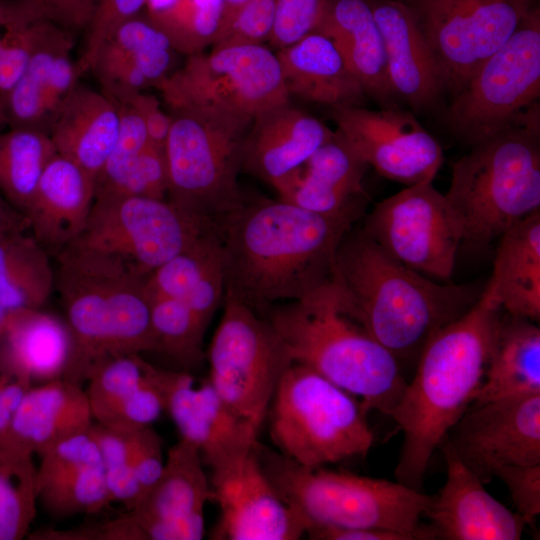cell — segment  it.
Masks as SVG:
<instances>
[{"instance_id":"6da1fadb","label":"cell","mask_w":540,"mask_h":540,"mask_svg":"<svg viewBox=\"0 0 540 540\" xmlns=\"http://www.w3.org/2000/svg\"><path fill=\"white\" fill-rule=\"evenodd\" d=\"M358 217L245 196L216 222L224 296L262 316L277 301L307 296L331 278L338 246Z\"/></svg>"},{"instance_id":"7a4b0ae2","label":"cell","mask_w":540,"mask_h":540,"mask_svg":"<svg viewBox=\"0 0 540 540\" xmlns=\"http://www.w3.org/2000/svg\"><path fill=\"white\" fill-rule=\"evenodd\" d=\"M504 311L483 290L462 316L424 345L389 416L403 432L396 481L422 490L430 459L480 388Z\"/></svg>"},{"instance_id":"3957f363","label":"cell","mask_w":540,"mask_h":540,"mask_svg":"<svg viewBox=\"0 0 540 540\" xmlns=\"http://www.w3.org/2000/svg\"><path fill=\"white\" fill-rule=\"evenodd\" d=\"M344 310L400 362L478 299L470 287L432 280L386 253L362 230L345 234L331 278Z\"/></svg>"},{"instance_id":"277c9868","label":"cell","mask_w":540,"mask_h":540,"mask_svg":"<svg viewBox=\"0 0 540 540\" xmlns=\"http://www.w3.org/2000/svg\"><path fill=\"white\" fill-rule=\"evenodd\" d=\"M56 256L55 289L73 339L65 379L80 384L106 358L157 351L148 276L76 242Z\"/></svg>"},{"instance_id":"5b68a950","label":"cell","mask_w":540,"mask_h":540,"mask_svg":"<svg viewBox=\"0 0 540 540\" xmlns=\"http://www.w3.org/2000/svg\"><path fill=\"white\" fill-rule=\"evenodd\" d=\"M263 316L294 363L359 398L366 412L390 415L407 383L400 362L344 310L330 279L301 299L269 306Z\"/></svg>"},{"instance_id":"8992f818","label":"cell","mask_w":540,"mask_h":540,"mask_svg":"<svg viewBox=\"0 0 540 540\" xmlns=\"http://www.w3.org/2000/svg\"><path fill=\"white\" fill-rule=\"evenodd\" d=\"M462 242L486 246L540 210L539 118L472 145L454 165L444 194Z\"/></svg>"},{"instance_id":"52a82bcc","label":"cell","mask_w":540,"mask_h":540,"mask_svg":"<svg viewBox=\"0 0 540 540\" xmlns=\"http://www.w3.org/2000/svg\"><path fill=\"white\" fill-rule=\"evenodd\" d=\"M254 451L276 490L306 522V531L312 525H330L438 539L431 525L420 524L432 498L422 490L398 481L305 467L258 441Z\"/></svg>"},{"instance_id":"ba28073f","label":"cell","mask_w":540,"mask_h":540,"mask_svg":"<svg viewBox=\"0 0 540 540\" xmlns=\"http://www.w3.org/2000/svg\"><path fill=\"white\" fill-rule=\"evenodd\" d=\"M356 397L292 363L271 401L270 436L280 453L309 468L367 455L374 434Z\"/></svg>"},{"instance_id":"9c48e42d","label":"cell","mask_w":540,"mask_h":540,"mask_svg":"<svg viewBox=\"0 0 540 540\" xmlns=\"http://www.w3.org/2000/svg\"><path fill=\"white\" fill-rule=\"evenodd\" d=\"M164 146L167 199L216 223L244 200L238 175L253 119L194 110H172Z\"/></svg>"},{"instance_id":"30bf717a","label":"cell","mask_w":540,"mask_h":540,"mask_svg":"<svg viewBox=\"0 0 540 540\" xmlns=\"http://www.w3.org/2000/svg\"><path fill=\"white\" fill-rule=\"evenodd\" d=\"M156 87L172 110L254 119L289 102L275 53L261 45L212 47L187 56Z\"/></svg>"},{"instance_id":"8fae6325","label":"cell","mask_w":540,"mask_h":540,"mask_svg":"<svg viewBox=\"0 0 540 540\" xmlns=\"http://www.w3.org/2000/svg\"><path fill=\"white\" fill-rule=\"evenodd\" d=\"M540 8H532L509 39L452 98L447 121L474 145L539 110Z\"/></svg>"},{"instance_id":"7c38bea8","label":"cell","mask_w":540,"mask_h":540,"mask_svg":"<svg viewBox=\"0 0 540 540\" xmlns=\"http://www.w3.org/2000/svg\"><path fill=\"white\" fill-rule=\"evenodd\" d=\"M223 302L208 352V379L233 412L259 429L294 362L264 316L231 297L224 296Z\"/></svg>"},{"instance_id":"4fadbf2b","label":"cell","mask_w":540,"mask_h":540,"mask_svg":"<svg viewBox=\"0 0 540 540\" xmlns=\"http://www.w3.org/2000/svg\"><path fill=\"white\" fill-rule=\"evenodd\" d=\"M215 232L216 223L192 215L168 199L95 195L85 229L75 242L113 255L149 276Z\"/></svg>"},{"instance_id":"5bb4252c","label":"cell","mask_w":540,"mask_h":540,"mask_svg":"<svg viewBox=\"0 0 540 540\" xmlns=\"http://www.w3.org/2000/svg\"><path fill=\"white\" fill-rule=\"evenodd\" d=\"M412 13L452 98L538 0H399Z\"/></svg>"},{"instance_id":"9a60e30c","label":"cell","mask_w":540,"mask_h":540,"mask_svg":"<svg viewBox=\"0 0 540 540\" xmlns=\"http://www.w3.org/2000/svg\"><path fill=\"white\" fill-rule=\"evenodd\" d=\"M362 231L411 270L438 282L450 280L462 235L432 181L406 186L379 202Z\"/></svg>"},{"instance_id":"2e32d148","label":"cell","mask_w":540,"mask_h":540,"mask_svg":"<svg viewBox=\"0 0 540 540\" xmlns=\"http://www.w3.org/2000/svg\"><path fill=\"white\" fill-rule=\"evenodd\" d=\"M331 117L366 164L387 179L406 186L433 181L442 165L441 146L411 112L336 106Z\"/></svg>"},{"instance_id":"e0dca14e","label":"cell","mask_w":540,"mask_h":540,"mask_svg":"<svg viewBox=\"0 0 540 540\" xmlns=\"http://www.w3.org/2000/svg\"><path fill=\"white\" fill-rule=\"evenodd\" d=\"M483 483L506 465L540 463V394L472 403L445 437Z\"/></svg>"},{"instance_id":"ac0fdd59","label":"cell","mask_w":540,"mask_h":540,"mask_svg":"<svg viewBox=\"0 0 540 540\" xmlns=\"http://www.w3.org/2000/svg\"><path fill=\"white\" fill-rule=\"evenodd\" d=\"M211 470V499L220 508L212 538L296 540L306 534V522L268 479L254 446Z\"/></svg>"},{"instance_id":"d6986e66","label":"cell","mask_w":540,"mask_h":540,"mask_svg":"<svg viewBox=\"0 0 540 540\" xmlns=\"http://www.w3.org/2000/svg\"><path fill=\"white\" fill-rule=\"evenodd\" d=\"M165 410L181 438L192 443L211 469L249 452L258 428L238 416L222 400L209 379L194 386L186 371L158 369Z\"/></svg>"},{"instance_id":"ffe728a7","label":"cell","mask_w":540,"mask_h":540,"mask_svg":"<svg viewBox=\"0 0 540 540\" xmlns=\"http://www.w3.org/2000/svg\"><path fill=\"white\" fill-rule=\"evenodd\" d=\"M440 447L447 477L439 493L432 496L425 515L432 521L438 539L519 540L525 522L496 500L481 479L457 456L444 438Z\"/></svg>"},{"instance_id":"44dd1931","label":"cell","mask_w":540,"mask_h":540,"mask_svg":"<svg viewBox=\"0 0 540 540\" xmlns=\"http://www.w3.org/2000/svg\"><path fill=\"white\" fill-rule=\"evenodd\" d=\"M368 165L338 131L273 185L279 199L326 216L359 215Z\"/></svg>"},{"instance_id":"7402d4cb","label":"cell","mask_w":540,"mask_h":540,"mask_svg":"<svg viewBox=\"0 0 540 540\" xmlns=\"http://www.w3.org/2000/svg\"><path fill=\"white\" fill-rule=\"evenodd\" d=\"M74 33L50 22L11 91L5 110L8 128L48 134L60 106L79 83L72 60Z\"/></svg>"},{"instance_id":"603a6c76","label":"cell","mask_w":540,"mask_h":540,"mask_svg":"<svg viewBox=\"0 0 540 540\" xmlns=\"http://www.w3.org/2000/svg\"><path fill=\"white\" fill-rule=\"evenodd\" d=\"M175 52L165 33L138 14L102 45L90 72L105 95L122 103L168 76Z\"/></svg>"},{"instance_id":"cb8c5ba5","label":"cell","mask_w":540,"mask_h":540,"mask_svg":"<svg viewBox=\"0 0 540 540\" xmlns=\"http://www.w3.org/2000/svg\"><path fill=\"white\" fill-rule=\"evenodd\" d=\"M95 187V178L67 157L56 153L47 163L24 216L48 253L57 255L81 236Z\"/></svg>"},{"instance_id":"d4e9b609","label":"cell","mask_w":540,"mask_h":540,"mask_svg":"<svg viewBox=\"0 0 540 540\" xmlns=\"http://www.w3.org/2000/svg\"><path fill=\"white\" fill-rule=\"evenodd\" d=\"M383 37L391 87L414 111L432 108L444 93L440 74L412 13L399 0H368Z\"/></svg>"},{"instance_id":"484cf974","label":"cell","mask_w":540,"mask_h":540,"mask_svg":"<svg viewBox=\"0 0 540 540\" xmlns=\"http://www.w3.org/2000/svg\"><path fill=\"white\" fill-rule=\"evenodd\" d=\"M334 131L289 102L253 119L245 139L242 170L273 186L301 166Z\"/></svg>"},{"instance_id":"4316f807","label":"cell","mask_w":540,"mask_h":540,"mask_svg":"<svg viewBox=\"0 0 540 540\" xmlns=\"http://www.w3.org/2000/svg\"><path fill=\"white\" fill-rule=\"evenodd\" d=\"M313 32L333 42L365 94L383 108L398 107L383 37L368 0H324Z\"/></svg>"},{"instance_id":"83f0119b","label":"cell","mask_w":540,"mask_h":540,"mask_svg":"<svg viewBox=\"0 0 540 540\" xmlns=\"http://www.w3.org/2000/svg\"><path fill=\"white\" fill-rule=\"evenodd\" d=\"M73 357L66 321L39 309L8 312L0 334V371L33 384L64 379Z\"/></svg>"},{"instance_id":"f1b7e54d","label":"cell","mask_w":540,"mask_h":540,"mask_svg":"<svg viewBox=\"0 0 540 540\" xmlns=\"http://www.w3.org/2000/svg\"><path fill=\"white\" fill-rule=\"evenodd\" d=\"M119 124L117 104L78 83L60 106L48 135L58 154L96 180L116 143Z\"/></svg>"},{"instance_id":"f546056e","label":"cell","mask_w":540,"mask_h":540,"mask_svg":"<svg viewBox=\"0 0 540 540\" xmlns=\"http://www.w3.org/2000/svg\"><path fill=\"white\" fill-rule=\"evenodd\" d=\"M93 420L80 384L62 378L31 386L15 412L8 445L42 455L56 443L87 431Z\"/></svg>"},{"instance_id":"4dcf8cb0","label":"cell","mask_w":540,"mask_h":540,"mask_svg":"<svg viewBox=\"0 0 540 540\" xmlns=\"http://www.w3.org/2000/svg\"><path fill=\"white\" fill-rule=\"evenodd\" d=\"M276 56L289 96L331 108L364 103L362 86L326 36L311 32Z\"/></svg>"},{"instance_id":"1f68e13d","label":"cell","mask_w":540,"mask_h":540,"mask_svg":"<svg viewBox=\"0 0 540 540\" xmlns=\"http://www.w3.org/2000/svg\"><path fill=\"white\" fill-rule=\"evenodd\" d=\"M508 315L540 319V210L498 239L490 280L484 289Z\"/></svg>"},{"instance_id":"d6a6232c","label":"cell","mask_w":540,"mask_h":540,"mask_svg":"<svg viewBox=\"0 0 540 540\" xmlns=\"http://www.w3.org/2000/svg\"><path fill=\"white\" fill-rule=\"evenodd\" d=\"M147 287L152 295L183 302L208 325L225 292L218 233L205 236L155 269Z\"/></svg>"},{"instance_id":"836d02e7","label":"cell","mask_w":540,"mask_h":540,"mask_svg":"<svg viewBox=\"0 0 540 540\" xmlns=\"http://www.w3.org/2000/svg\"><path fill=\"white\" fill-rule=\"evenodd\" d=\"M540 394V329L504 312L484 380L472 403Z\"/></svg>"},{"instance_id":"e575fe53","label":"cell","mask_w":540,"mask_h":540,"mask_svg":"<svg viewBox=\"0 0 540 540\" xmlns=\"http://www.w3.org/2000/svg\"><path fill=\"white\" fill-rule=\"evenodd\" d=\"M209 499L210 485L199 450L181 438L169 449L156 482L130 512L136 521L184 518L204 514Z\"/></svg>"},{"instance_id":"d590c367","label":"cell","mask_w":540,"mask_h":540,"mask_svg":"<svg viewBox=\"0 0 540 540\" xmlns=\"http://www.w3.org/2000/svg\"><path fill=\"white\" fill-rule=\"evenodd\" d=\"M28 231L0 232V305L7 312L42 308L55 289L49 253Z\"/></svg>"},{"instance_id":"8d00e7d4","label":"cell","mask_w":540,"mask_h":540,"mask_svg":"<svg viewBox=\"0 0 540 540\" xmlns=\"http://www.w3.org/2000/svg\"><path fill=\"white\" fill-rule=\"evenodd\" d=\"M56 153L44 132L26 128L0 131V194L22 215L44 168Z\"/></svg>"},{"instance_id":"74e56055","label":"cell","mask_w":540,"mask_h":540,"mask_svg":"<svg viewBox=\"0 0 540 540\" xmlns=\"http://www.w3.org/2000/svg\"><path fill=\"white\" fill-rule=\"evenodd\" d=\"M36 469L32 453L13 445L0 446V540L28 535L38 501Z\"/></svg>"},{"instance_id":"f35d334b","label":"cell","mask_w":540,"mask_h":540,"mask_svg":"<svg viewBox=\"0 0 540 540\" xmlns=\"http://www.w3.org/2000/svg\"><path fill=\"white\" fill-rule=\"evenodd\" d=\"M150 297L156 352L186 368L201 364L205 357L202 340L207 325L181 301L152 294Z\"/></svg>"},{"instance_id":"ab89813d","label":"cell","mask_w":540,"mask_h":540,"mask_svg":"<svg viewBox=\"0 0 540 540\" xmlns=\"http://www.w3.org/2000/svg\"><path fill=\"white\" fill-rule=\"evenodd\" d=\"M149 363L140 354L113 356L89 372L86 395L93 418L108 425L121 405L144 381Z\"/></svg>"},{"instance_id":"60d3db41","label":"cell","mask_w":540,"mask_h":540,"mask_svg":"<svg viewBox=\"0 0 540 540\" xmlns=\"http://www.w3.org/2000/svg\"><path fill=\"white\" fill-rule=\"evenodd\" d=\"M37 498L52 516L95 514L111 502L103 465L73 470L37 484Z\"/></svg>"},{"instance_id":"b9f144b4","label":"cell","mask_w":540,"mask_h":540,"mask_svg":"<svg viewBox=\"0 0 540 540\" xmlns=\"http://www.w3.org/2000/svg\"><path fill=\"white\" fill-rule=\"evenodd\" d=\"M222 18L223 0H182L153 24L165 33L176 52L188 56L214 43Z\"/></svg>"},{"instance_id":"7bdbcfd3","label":"cell","mask_w":540,"mask_h":540,"mask_svg":"<svg viewBox=\"0 0 540 540\" xmlns=\"http://www.w3.org/2000/svg\"><path fill=\"white\" fill-rule=\"evenodd\" d=\"M120 124L116 143L96 178L95 193L113 187L150 143L144 122L129 103H116Z\"/></svg>"},{"instance_id":"ee69618b","label":"cell","mask_w":540,"mask_h":540,"mask_svg":"<svg viewBox=\"0 0 540 540\" xmlns=\"http://www.w3.org/2000/svg\"><path fill=\"white\" fill-rule=\"evenodd\" d=\"M168 169L163 148L149 143L110 189L95 195L167 199Z\"/></svg>"},{"instance_id":"f6af8a7d","label":"cell","mask_w":540,"mask_h":540,"mask_svg":"<svg viewBox=\"0 0 540 540\" xmlns=\"http://www.w3.org/2000/svg\"><path fill=\"white\" fill-rule=\"evenodd\" d=\"M148 0H94L92 15L87 26L88 35L84 52L76 62L81 77L90 72L102 45L126 21L139 14Z\"/></svg>"},{"instance_id":"bcb514c9","label":"cell","mask_w":540,"mask_h":540,"mask_svg":"<svg viewBox=\"0 0 540 540\" xmlns=\"http://www.w3.org/2000/svg\"><path fill=\"white\" fill-rule=\"evenodd\" d=\"M275 6L276 0H250L220 30L212 46L261 45L268 41Z\"/></svg>"},{"instance_id":"7dc6e473","label":"cell","mask_w":540,"mask_h":540,"mask_svg":"<svg viewBox=\"0 0 540 540\" xmlns=\"http://www.w3.org/2000/svg\"><path fill=\"white\" fill-rule=\"evenodd\" d=\"M163 410L165 399L158 379V368L149 364L144 381L106 426L128 431L139 430L151 426Z\"/></svg>"},{"instance_id":"c3c4849f","label":"cell","mask_w":540,"mask_h":540,"mask_svg":"<svg viewBox=\"0 0 540 540\" xmlns=\"http://www.w3.org/2000/svg\"><path fill=\"white\" fill-rule=\"evenodd\" d=\"M324 0H276L270 45L279 50L314 31Z\"/></svg>"},{"instance_id":"681fc988","label":"cell","mask_w":540,"mask_h":540,"mask_svg":"<svg viewBox=\"0 0 540 540\" xmlns=\"http://www.w3.org/2000/svg\"><path fill=\"white\" fill-rule=\"evenodd\" d=\"M494 477L507 487L516 513L526 525H533L540 514V463L501 466Z\"/></svg>"},{"instance_id":"f907efd6","label":"cell","mask_w":540,"mask_h":540,"mask_svg":"<svg viewBox=\"0 0 540 540\" xmlns=\"http://www.w3.org/2000/svg\"><path fill=\"white\" fill-rule=\"evenodd\" d=\"M32 536L42 540H147L131 512L70 530H42Z\"/></svg>"},{"instance_id":"816d5d0a","label":"cell","mask_w":540,"mask_h":540,"mask_svg":"<svg viewBox=\"0 0 540 540\" xmlns=\"http://www.w3.org/2000/svg\"><path fill=\"white\" fill-rule=\"evenodd\" d=\"M163 466L162 439L151 426L139 429L132 468L142 491V497L156 482Z\"/></svg>"},{"instance_id":"f5cc1de1","label":"cell","mask_w":540,"mask_h":540,"mask_svg":"<svg viewBox=\"0 0 540 540\" xmlns=\"http://www.w3.org/2000/svg\"><path fill=\"white\" fill-rule=\"evenodd\" d=\"M31 1L46 19L73 33L87 28L94 6V0Z\"/></svg>"},{"instance_id":"db71d44e","label":"cell","mask_w":540,"mask_h":540,"mask_svg":"<svg viewBox=\"0 0 540 540\" xmlns=\"http://www.w3.org/2000/svg\"><path fill=\"white\" fill-rule=\"evenodd\" d=\"M136 523L147 540H199L204 535V514L175 519H148Z\"/></svg>"},{"instance_id":"11a10c76","label":"cell","mask_w":540,"mask_h":540,"mask_svg":"<svg viewBox=\"0 0 540 540\" xmlns=\"http://www.w3.org/2000/svg\"><path fill=\"white\" fill-rule=\"evenodd\" d=\"M122 103H129L142 118L150 143L163 148L171 126V115L161 108L157 97L138 92Z\"/></svg>"},{"instance_id":"9f6ffc18","label":"cell","mask_w":540,"mask_h":540,"mask_svg":"<svg viewBox=\"0 0 540 540\" xmlns=\"http://www.w3.org/2000/svg\"><path fill=\"white\" fill-rule=\"evenodd\" d=\"M31 386L27 381L0 371V446L9 444L15 412Z\"/></svg>"},{"instance_id":"6f0895ef","label":"cell","mask_w":540,"mask_h":540,"mask_svg":"<svg viewBox=\"0 0 540 540\" xmlns=\"http://www.w3.org/2000/svg\"><path fill=\"white\" fill-rule=\"evenodd\" d=\"M306 534L316 540H415L412 535L382 529L312 525Z\"/></svg>"},{"instance_id":"680465c9","label":"cell","mask_w":540,"mask_h":540,"mask_svg":"<svg viewBox=\"0 0 540 540\" xmlns=\"http://www.w3.org/2000/svg\"><path fill=\"white\" fill-rule=\"evenodd\" d=\"M16 228L28 229V222L25 216L0 194V232Z\"/></svg>"},{"instance_id":"91938a15","label":"cell","mask_w":540,"mask_h":540,"mask_svg":"<svg viewBox=\"0 0 540 540\" xmlns=\"http://www.w3.org/2000/svg\"><path fill=\"white\" fill-rule=\"evenodd\" d=\"M182 0H148L146 4L147 16L152 22L158 21L171 11Z\"/></svg>"},{"instance_id":"94428289","label":"cell","mask_w":540,"mask_h":540,"mask_svg":"<svg viewBox=\"0 0 540 540\" xmlns=\"http://www.w3.org/2000/svg\"><path fill=\"white\" fill-rule=\"evenodd\" d=\"M14 0H0V58L5 45Z\"/></svg>"},{"instance_id":"6125c7cd","label":"cell","mask_w":540,"mask_h":540,"mask_svg":"<svg viewBox=\"0 0 540 540\" xmlns=\"http://www.w3.org/2000/svg\"><path fill=\"white\" fill-rule=\"evenodd\" d=\"M249 1L250 0H223V18L220 30L229 22L235 13Z\"/></svg>"},{"instance_id":"be15d7a7","label":"cell","mask_w":540,"mask_h":540,"mask_svg":"<svg viewBox=\"0 0 540 540\" xmlns=\"http://www.w3.org/2000/svg\"><path fill=\"white\" fill-rule=\"evenodd\" d=\"M8 312L0 305V334L4 328Z\"/></svg>"}]
</instances>
